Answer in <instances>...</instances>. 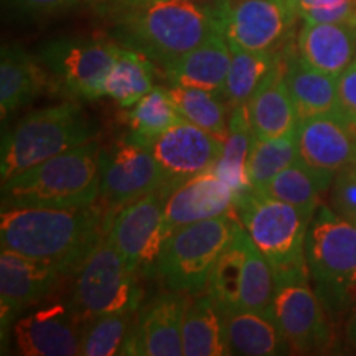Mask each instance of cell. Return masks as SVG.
Segmentation results:
<instances>
[{
    "label": "cell",
    "mask_w": 356,
    "mask_h": 356,
    "mask_svg": "<svg viewBox=\"0 0 356 356\" xmlns=\"http://www.w3.org/2000/svg\"><path fill=\"white\" fill-rule=\"evenodd\" d=\"M299 159L296 136L279 139H252L248 162V177L252 188L262 190L273 178Z\"/></svg>",
    "instance_id": "34"
},
{
    "label": "cell",
    "mask_w": 356,
    "mask_h": 356,
    "mask_svg": "<svg viewBox=\"0 0 356 356\" xmlns=\"http://www.w3.org/2000/svg\"><path fill=\"white\" fill-rule=\"evenodd\" d=\"M168 95L181 118L213 134L220 140H226L231 108L221 95L207 89L181 86H172Z\"/></svg>",
    "instance_id": "32"
},
{
    "label": "cell",
    "mask_w": 356,
    "mask_h": 356,
    "mask_svg": "<svg viewBox=\"0 0 356 356\" xmlns=\"http://www.w3.org/2000/svg\"><path fill=\"white\" fill-rule=\"evenodd\" d=\"M231 48V65L225 83V96L229 108L248 104L262 81L269 76L284 55L280 51H248L241 48Z\"/></svg>",
    "instance_id": "29"
},
{
    "label": "cell",
    "mask_w": 356,
    "mask_h": 356,
    "mask_svg": "<svg viewBox=\"0 0 356 356\" xmlns=\"http://www.w3.org/2000/svg\"><path fill=\"white\" fill-rule=\"evenodd\" d=\"M340 113L356 127V60L338 76Z\"/></svg>",
    "instance_id": "40"
},
{
    "label": "cell",
    "mask_w": 356,
    "mask_h": 356,
    "mask_svg": "<svg viewBox=\"0 0 356 356\" xmlns=\"http://www.w3.org/2000/svg\"><path fill=\"white\" fill-rule=\"evenodd\" d=\"M221 315L229 355L275 356L291 353L270 310L238 307Z\"/></svg>",
    "instance_id": "23"
},
{
    "label": "cell",
    "mask_w": 356,
    "mask_h": 356,
    "mask_svg": "<svg viewBox=\"0 0 356 356\" xmlns=\"http://www.w3.org/2000/svg\"><path fill=\"white\" fill-rule=\"evenodd\" d=\"M160 191L163 195L165 220L172 233L191 222L234 211V191L215 167Z\"/></svg>",
    "instance_id": "18"
},
{
    "label": "cell",
    "mask_w": 356,
    "mask_h": 356,
    "mask_svg": "<svg viewBox=\"0 0 356 356\" xmlns=\"http://www.w3.org/2000/svg\"><path fill=\"white\" fill-rule=\"evenodd\" d=\"M113 213L97 202L79 208L7 207L0 213V244L51 262L71 277L108 233Z\"/></svg>",
    "instance_id": "1"
},
{
    "label": "cell",
    "mask_w": 356,
    "mask_h": 356,
    "mask_svg": "<svg viewBox=\"0 0 356 356\" xmlns=\"http://www.w3.org/2000/svg\"><path fill=\"white\" fill-rule=\"evenodd\" d=\"M127 126L131 129V136L136 140L149 145L150 140L159 137L167 129L181 121L175 104L170 99L168 89L154 88L147 95L132 106L127 115Z\"/></svg>",
    "instance_id": "33"
},
{
    "label": "cell",
    "mask_w": 356,
    "mask_h": 356,
    "mask_svg": "<svg viewBox=\"0 0 356 356\" xmlns=\"http://www.w3.org/2000/svg\"><path fill=\"white\" fill-rule=\"evenodd\" d=\"M239 225L231 211L173 231L157 267L168 291L186 296L207 293L213 266L233 241Z\"/></svg>",
    "instance_id": "7"
},
{
    "label": "cell",
    "mask_w": 356,
    "mask_h": 356,
    "mask_svg": "<svg viewBox=\"0 0 356 356\" xmlns=\"http://www.w3.org/2000/svg\"><path fill=\"white\" fill-rule=\"evenodd\" d=\"M305 257L323 305L345 312L356 304V222L320 204L307 233Z\"/></svg>",
    "instance_id": "6"
},
{
    "label": "cell",
    "mask_w": 356,
    "mask_h": 356,
    "mask_svg": "<svg viewBox=\"0 0 356 356\" xmlns=\"http://www.w3.org/2000/svg\"><path fill=\"white\" fill-rule=\"evenodd\" d=\"M89 2H102V0H89Z\"/></svg>",
    "instance_id": "42"
},
{
    "label": "cell",
    "mask_w": 356,
    "mask_h": 356,
    "mask_svg": "<svg viewBox=\"0 0 356 356\" xmlns=\"http://www.w3.org/2000/svg\"><path fill=\"white\" fill-rule=\"evenodd\" d=\"M350 338H351V341L356 345V317L353 318V322H351V325H350Z\"/></svg>",
    "instance_id": "41"
},
{
    "label": "cell",
    "mask_w": 356,
    "mask_h": 356,
    "mask_svg": "<svg viewBox=\"0 0 356 356\" xmlns=\"http://www.w3.org/2000/svg\"><path fill=\"white\" fill-rule=\"evenodd\" d=\"M229 65V43L226 42L225 35L215 33L163 70L170 86L207 89L222 96Z\"/></svg>",
    "instance_id": "21"
},
{
    "label": "cell",
    "mask_w": 356,
    "mask_h": 356,
    "mask_svg": "<svg viewBox=\"0 0 356 356\" xmlns=\"http://www.w3.org/2000/svg\"><path fill=\"white\" fill-rule=\"evenodd\" d=\"M154 88V61L132 48H119L106 78V96L113 97L121 108H132Z\"/></svg>",
    "instance_id": "30"
},
{
    "label": "cell",
    "mask_w": 356,
    "mask_h": 356,
    "mask_svg": "<svg viewBox=\"0 0 356 356\" xmlns=\"http://www.w3.org/2000/svg\"><path fill=\"white\" fill-rule=\"evenodd\" d=\"M181 345L185 356L229 355L222 315L208 293H202L190 302L184 318Z\"/></svg>",
    "instance_id": "27"
},
{
    "label": "cell",
    "mask_w": 356,
    "mask_h": 356,
    "mask_svg": "<svg viewBox=\"0 0 356 356\" xmlns=\"http://www.w3.org/2000/svg\"><path fill=\"white\" fill-rule=\"evenodd\" d=\"M252 139H254V132H252L251 121H249L248 104L231 109L228 137H226L225 149H222L215 168L222 180L233 188L234 200L252 188L248 177V162Z\"/></svg>",
    "instance_id": "28"
},
{
    "label": "cell",
    "mask_w": 356,
    "mask_h": 356,
    "mask_svg": "<svg viewBox=\"0 0 356 356\" xmlns=\"http://www.w3.org/2000/svg\"><path fill=\"white\" fill-rule=\"evenodd\" d=\"M121 44L104 37H61L43 43L38 61L50 83L71 97L106 96V78Z\"/></svg>",
    "instance_id": "9"
},
{
    "label": "cell",
    "mask_w": 356,
    "mask_h": 356,
    "mask_svg": "<svg viewBox=\"0 0 356 356\" xmlns=\"http://www.w3.org/2000/svg\"><path fill=\"white\" fill-rule=\"evenodd\" d=\"M248 233V231H246ZM275 293V275L269 261L261 254L251 238H246V261L243 270L241 307L270 310Z\"/></svg>",
    "instance_id": "36"
},
{
    "label": "cell",
    "mask_w": 356,
    "mask_h": 356,
    "mask_svg": "<svg viewBox=\"0 0 356 356\" xmlns=\"http://www.w3.org/2000/svg\"><path fill=\"white\" fill-rule=\"evenodd\" d=\"M172 236L162 191H152L113 213L108 239L137 275L157 274L163 248Z\"/></svg>",
    "instance_id": "10"
},
{
    "label": "cell",
    "mask_w": 356,
    "mask_h": 356,
    "mask_svg": "<svg viewBox=\"0 0 356 356\" xmlns=\"http://www.w3.org/2000/svg\"><path fill=\"white\" fill-rule=\"evenodd\" d=\"M221 33L229 47L280 51L300 19L292 0H218Z\"/></svg>",
    "instance_id": "11"
},
{
    "label": "cell",
    "mask_w": 356,
    "mask_h": 356,
    "mask_svg": "<svg viewBox=\"0 0 356 356\" xmlns=\"http://www.w3.org/2000/svg\"><path fill=\"white\" fill-rule=\"evenodd\" d=\"M248 113L256 137L279 139L297 134L300 118L286 83V51L249 99Z\"/></svg>",
    "instance_id": "20"
},
{
    "label": "cell",
    "mask_w": 356,
    "mask_h": 356,
    "mask_svg": "<svg viewBox=\"0 0 356 356\" xmlns=\"http://www.w3.org/2000/svg\"><path fill=\"white\" fill-rule=\"evenodd\" d=\"M330 204L338 215L356 222V162L335 173L330 186Z\"/></svg>",
    "instance_id": "38"
},
{
    "label": "cell",
    "mask_w": 356,
    "mask_h": 356,
    "mask_svg": "<svg viewBox=\"0 0 356 356\" xmlns=\"http://www.w3.org/2000/svg\"><path fill=\"white\" fill-rule=\"evenodd\" d=\"M149 147L165 178L160 190H168L215 167L225 149V140L181 119L150 140Z\"/></svg>",
    "instance_id": "14"
},
{
    "label": "cell",
    "mask_w": 356,
    "mask_h": 356,
    "mask_svg": "<svg viewBox=\"0 0 356 356\" xmlns=\"http://www.w3.org/2000/svg\"><path fill=\"white\" fill-rule=\"evenodd\" d=\"M81 0H10L17 12L30 17H50L68 12Z\"/></svg>",
    "instance_id": "39"
},
{
    "label": "cell",
    "mask_w": 356,
    "mask_h": 356,
    "mask_svg": "<svg viewBox=\"0 0 356 356\" xmlns=\"http://www.w3.org/2000/svg\"><path fill=\"white\" fill-rule=\"evenodd\" d=\"M134 314H109L84 320L81 332V355L113 356L121 355Z\"/></svg>",
    "instance_id": "35"
},
{
    "label": "cell",
    "mask_w": 356,
    "mask_h": 356,
    "mask_svg": "<svg viewBox=\"0 0 356 356\" xmlns=\"http://www.w3.org/2000/svg\"><path fill=\"white\" fill-rule=\"evenodd\" d=\"M297 53L312 68L338 78L356 60V25L304 22Z\"/></svg>",
    "instance_id": "22"
},
{
    "label": "cell",
    "mask_w": 356,
    "mask_h": 356,
    "mask_svg": "<svg viewBox=\"0 0 356 356\" xmlns=\"http://www.w3.org/2000/svg\"><path fill=\"white\" fill-rule=\"evenodd\" d=\"M165 184L157 159L144 142L129 134L101 149L99 202L111 211L119 210Z\"/></svg>",
    "instance_id": "12"
},
{
    "label": "cell",
    "mask_w": 356,
    "mask_h": 356,
    "mask_svg": "<svg viewBox=\"0 0 356 356\" xmlns=\"http://www.w3.org/2000/svg\"><path fill=\"white\" fill-rule=\"evenodd\" d=\"M246 238L248 233L239 225L233 241L221 252L213 266L208 279L207 293L211 297L221 314L241 307L243 270L246 261Z\"/></svg>",
    "instance_id": "31"
},
{
    "label": "cell",
    "mask_w": 356,
    "mask_h": 356,
    "mask_svg": "<svg viewBox=\"0 0 356 356\" xmlns=\"http://www.w3.org/2000/svg\"><path fill=\"white\" fill-rule=\"evenodd\" d=\"M335 173L317 170L300 159L277 173L261 191L269 197L291 203L314 216L322 204V195L330 190Z\"/></svg>",
    "instance_id": "26"
},
{
    "label": "cell",
    "mask_w": 356,
    "mask_h": 356,
    "mask_svg": "<svg viewBox=\"0 0 356 356\" xmlns=\"http://www.w3.org/2000/svg\"><path fill=\"white\" fill-rule=\"evenodd\" d=\"M83 323L73 304L65 302L30 312L13 325L17 351L25 356L81 355Z\"/></svg>",
    "instance_id": "15"
},
{
    "label": "cell",
    "mask_w": 356,
    "mask_h": 356,
    "mask_svg": "<svg viewBox=\"0 0 356 356\" xmlns=\"http://www.w3.org/2000/svg\"><path fill=\"white\" fill-rule=\"evenodd\" d=\"M296 137L299 159L312 168L337 173L356 162V127L341 113L300 119Z\"/></svg>",
    "instance_id": "19"
},
{
    "label": "cell",
    "mask_w": 356,
    "mask_h": 356,
    "mask_svg": "<svg viewBox=\"0 0 356 356\" xmlns=\"http://www.w3.org/2000/svg\"><path fill=\"white\" fill-rule=\"evenodd\" d=\"M234 213L251 241L269 261L275 280L310 275L305 241L314 216L256 188H249L234 200Z\"/></svg>",
    "instance_id": "5"
},
{
    "label": "cell",
    "mask_w": 356,
    "mask_h": 356,
    "mask_svg": "<svg viewBox=\"0 0 356 356\" xmlns=\"http://www.w3.org/2000/svg\"><path fill=\"white\" fill-rule=\"evenodd\" d=\"M71 277V304L83 320L140 310L142 289L137 274L111 244L108 233Z\"/></svg>",
    "instance_id": "8"
},
{
    "label": "cell",
    "mask_w": 356,
    "mask_h": 356,
    "mask_svg": "<svg viewBox=\"0 0 356 356\" xmlns=\"http://www.w3.org/2000/svg\"><path fill=\"white\" fill-rule=\"evenodd\" d=\"M96 137L97 126L78 102L65 101L33 111L3 134L2 181Z\"/></svg>",
    "instance_id": "4"
},
{
    "label": "cell",
    "mask_w": 356,
    "mask_h": 356,
    "mask_svg": "<svg viewBox=\"0 0 356 356\" xmlns=\"http://www.w3.org/2000/svg\"><path fill=\"white\" fill-rule=\"evenodd\" d=\"M310 275L275 280L273 312L289 348L299 353L325 350L332 341V328L317 291L310 287Z\"/></svg>",
    "instance_id": "13"
},
{
    "label": "cell",
    "mask_w": 356,
    "mask_h": 356,
    "mask_svg": "<svg viewBox=\"0 0 356 356\" xmlns=\"http://www.w3.org/2000/svg\"><path fill=\"white\" fill-rule=\"evenodd\" d=\"M286 83L300 119L340 113L338 78L312 68L299 53H286Z\"/></svg>",
    "instance_id": "25"
},
{
    "label": "cell",
    "mask_w": 356,
    "mask_h": 356,
    "mask_svg": "<svg viewBox=\"0 0 356 356\" xmlns=\"http://www.w3.org/2000/svg\"><path fill=\"white\" fill-rule=\"evenodd\" d=\"M190 296L170 291L155 297L140 309L121 355L180 356L184 355L181 330Z\"/></svg>",
    "instance_id": "17"
},
{
    "label": "cell",
    "mask_w": 356,
    "mask_h": 356,
    "mask_svg": "<svg viewBox=\"0 0 356 356\" xmlns=\"http://www.w3.org/2000/svg\"><path fill=\"white\" fill-rule=\"evenodd\" d=\"M101 149L97 140L51 157L2 181V208H79L99 200Z\"/></svg>",
    "instance_id": "3"
},
{
    "label": "cell",
    "mask_w": 356,
    "mask_h": 356,
    "mask_svg": "<svg viewBox=\"0 0 356 356\" xmlns=\"http://www.w3.org/2000/svg\"><path fill=\"white\" fill-rule=\"evenodd\" d=\"M215 33H221L218 0H122L113 25L121 47L163 68Z\"/></svg>",
    "instance_id": "2"
},
{
    "label": "cell",
    "mask_w": 356,
    "mask_h": 356,
    "mask_svg": "<svg viewBox=\"0 0 356 356\" xmlns=\"http://www.w3.org/2000/svg\"><path fill=\"white\" fill-rule=\"evenodd\" d=\"M292 2L304 22L356 25V0H292Z\"/></svg>",
    "instance_id": "37"
},
{
    "label": "cell",
    "mask_w": 356,
    "mask_h": 356,
    "mask_svg": "<svg viewBox=\"0 0 356 356\" xmlns=\"http://www.w3.org/2000/svg\"><path fill=\"white\" fill-rule=\"evenodd\" d=\"M63 273L51 262L2 249L0 252V320L6 330L24 312L55 291Z\"/></svg>",
    "instance_id": "16"
},
{
    "label": "cell",
    "mask_w": 356,
    "mask_h": 356,
    "mask_svg": "<svg viewBox=\"0 0 356 356\" xmlns=\"http://www.w3.org/2000/svg\"><path fill=\"white\" fill-rule=\"evenodd\" d=\"M50 83L47 70L38 58H33L24 47L8 43L0 55V115L6 119L17 109L25 108L42 95Z\"/></svg>",
    "instance_id": "24"
}]
</instances>
